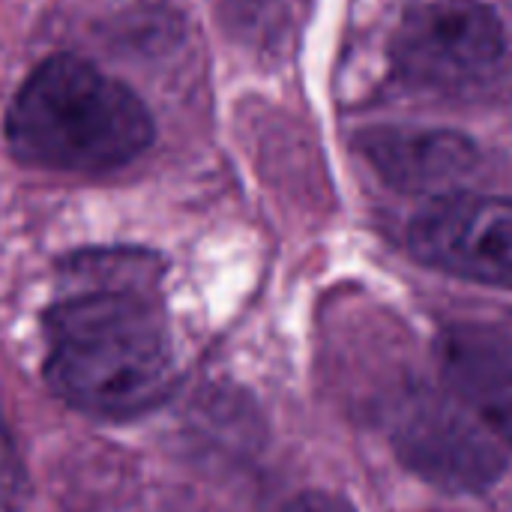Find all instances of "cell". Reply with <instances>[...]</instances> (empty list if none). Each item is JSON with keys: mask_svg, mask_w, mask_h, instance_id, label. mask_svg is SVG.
<instances>
[{"mask_svg": "<svg viewBox=\"0 0 512 512\" xmlns=\"http://www.w3.org/2000/svg\"><path fill=\"white\" fill-rule=\"evenodd\" d=\"M81 291L45 312L48 387L75 411L105 420L138 417L162 405L174 384L165 312L144 255H87Z\"/></svg>", "mask_w": 512, "mask_h": 512, "instance_id": "6da1fadb", "label": "cell"}, {"mask_svg": "<svg viewBox=\"0 0 512 512\" xmlns=\"http://www.w3.org/2000/svg\"><path fill=\"white\" fill-rule=\"evenodd\" d=\"M6 141L27 165L99 174L150 147L153 117L123 81L75 54H54L15 93Z\"/></svg>", "mask_w": 512, "mask_h": 512, "instance_id": "7a4b0ae2", "label": "cell"}, {"mask_svg": "<svg viewBox=\"0 0 512 512\" xmlns=\"http://www.w3.org/2000/svg\"><path fill=\"white\" fill-rule=\"evenodd\" d=\"M504 51L501 18L477 0H432L408 9L390 45L396 75L429 93H465L486 84Z\"/></svg>", "mask_w": 512, "mask_h": 512, "instance_id": "3957f363", "label": "cell"}, {"mask_svg": "<svg viewBox=\"0 0 512 512\" xmlns=\"http://www.w3.org/2000/svg\"><path fill=\"white\" fill-rule=\"evenodd\" d=\"M396 459L450 495H480L507 474L501 441L453 396L408 393L390 417Z\"/></svg>", "mask_w": 512, "mask_h": 512, "instance_id": "277c9868", "label": "cell"}, {"mask_svg": "<svg viewBox=\"0 0 512 512\" xmlns=\"http://www.w3.org/2000/svg\"><path fill=\"white\" fill-rule=\"evenodd\" d=\"M408 240L426 267L512 291V198L441 195L411 222Z\"/></svg>", "mask_w": 512, "mask_h": 512, "instance_id": "5b68a950", "label": "cell"}, {"mask_svg": "<svg viewBox=\"0 0 512 512\" xmlns=\"http://www.w3.org/2000/svg\"><path fill=\"white\" fill-rule=\"evenodd\" d=\"M435 354L453 399L501 444H512V318L453 324Z\"/></svg>", "mask_w": 512, "mask_h": 512, "instance_id": "8992f818", "label": "cell"}, {"mask_svg": "<svg viewBox=\"0 0 512 512\" xmlns=\"http://www.w3.org/2000/svg\"><path fill=\"white\" fill-rule=\"evenodd\" d=\"M375 174L399 192H447L477 168V147L453 129H369L357 138Z\"/></svg>", "mask_w": 512, "mask_h": 512, "instance_id": "52a82bcc", "label": "cell"}, {"mask_svg": "<svg viewBox=\"0 0 512 512\" xmlns=\"http://www.w3.org/2000/svg\"><path fill=\"white\" fill-rule=\"evenodd\" d=\"M27 501V474L12 435L0 420V512H21Z\"/></svg>", "mask_w": 512, "mask_h": 512, "instance_id": "ba28073f", "label": "cell"}, {"mask_svg": "<svg viewBox=\"0 0 512 512\" xmlns=\"http://www.w3.org/2000/svg\"><path fill=\"white\" fill-rule=\"evenodd\" d=\"M282 512H354V507L330 492H303L294 501H288Z\"/></svg>", "mask_w": 512, "mask_h": 512, "instance_id": "9c48e42d", "label": "cell"}]
</instances>
